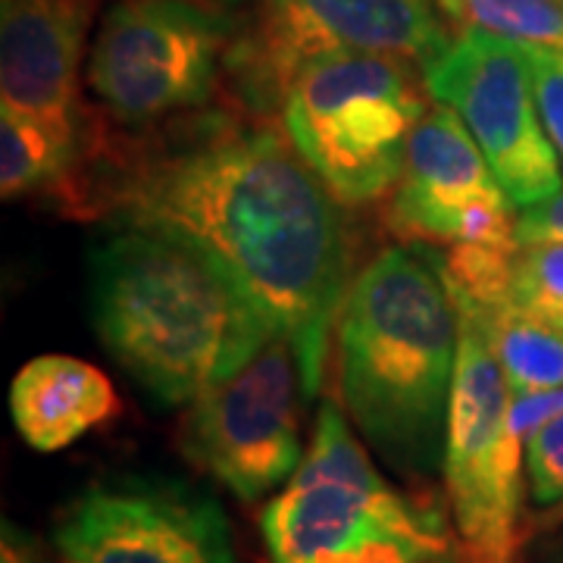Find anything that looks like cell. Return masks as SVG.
Wrapping results in <instances>:
<instances>
[{
    "mask_svg": "<svg viewBox=\"0 0 563 563\" xmlns=\"http://www.w3.org/2000/svg\"><path fill=\"white\" fill-rule=\"evenodd\" d=\"M129 132L91 122L76 169L51 191L57 207L107 225L161 229L220 263L295 347L313 401L351 288L342 201L282 129L239 107Z\"/></svg>",
    "mask_w": 563,
    "mask_h": 563,
    "instance_id": "obj_1",
    "label": "cell"
},
{
    "mask_svg": "<svg viewBox=\"0 0 563 563\" xmlns=\"http://www.w3.org/2000/svg\"><path fill=\"white\" fill-rule=\"evenodd\" d=\"M514 207L461 117L444 103L429 107L407 144L391 229L407 242L517 247Z\"/></svg>",
    "mask_w": 563,
    "mask_h": 563,
    "instance_id": "obj_12",
    "label": "cell"
},
{
    "mask_svg": "<svg viewBox=\"0 0 563 563\" xmlns=\"http://www.w3.org/2000/svg\"><path fill=\"white\" fill-rule=\"evenodd\" d=\"M504 307L563 335V242L520 244Z\"/></svg>",
    "mask_w": 563,
    "mask_h": 563,
    "instance_id": "obj_18",
    "label": "cell"
},
{
    "mask_svg": "<svg viewBox=\"0 0 563 563\" xmlns=\"http://www.w3.org/2000/svg\"><path fill=\"white\" fill-rule=\"evenodd\" d=\"M239 20L198 0H117L88 54V88L120 129L203 110L225 81Z\"/></svg>",
    "mask_w": 563,
    "mask_h": 563,
    "instance_id": "obj_7",
    "label": "cell"
},
{
    "mask_svg": "<svg viewBox=\"0 0 563 563\" xmlns=\"http://www.w3.org/2000/svg\"><path fill=\"white\" fill-rule=\"evenodd\" d=\"M98 0H3L0 95L7 107L85 122L81 63Z\"/></svg>",
    "mask_w": 563,
    "mask_h": 563,
    "instance_id": "obj_13",
    "label": "cell"
},
{
    "mask_svg": "<svg viewBox=\"0 0 563 563\" xmlns=\"http://www.w3.org/2000/svg\"><path fill=\"white\" fill-rule=\"evenodd\" d=\"M517 242H563V188L554 198L520 210V217H517Z\"/></svg>",
    "mask_w": 563,
    "mask_h": 563,
    "instance_id": "obj_21",
    "label": "cell"
},
{
    "mask_svg": "<svg viewBox=\"0 0 563 563\" xmlns=\"http://www.w3.org/2000/svg\"><path fill=\"white\" fill-rule=\"evenodd\" d=\"M542 563H563V539L558 544H554V548H551L548 554H544Z\"/></svg>",
    "mask_w": 563,
    "mask_h": 563,
    "instance_id": "obj_24",
    "label": "cell"
},
{
    "mask_svg": "<svg viewBox=\"0 0 563 563\" xmlns=\"http://www.w3.org/2000/svg\"><path fill=\"white\" fill-rule=\"evenodd\" d=\"M523 47L529 66H532V85H536V101H539L544 132L563 163V51L532 47V44H523Z\"/></svg>",
    "mask_w": 563,
    "mask_h": 563,
    "instance_id": "obj_20",
    "label": "cell"
},
{
    "mask_svg": "<svg viewBox=\"0 0 563 563\" xmlns=\"http://www.w3.org/2000/svg\"><path fill=\"white\" fill-rule=\"evenodd\" d=\"M203 7H213V10H220V13H232V10H239L244 3H254V0H198Z\"/></svg>",
    "mask_w": 563,
    "mask_h": 563,
    "instance_id": "obj_23",
    "label": "cell"
},
{
    "mask_svg": "<svg viewBox=\"0 0 563 563\" xmlns=\"http://www.w3.org/2000/svg\"><path fill=\"white\" fill-rule=\"evenodd\" d=\"M120 410L117 388L98 366L44 354L22 366L10 385L13 426L29 448L63 451Z\"/></svg>",
    "mask_w": 563,
    "mask_h": 563,
    "instance_id": "obj_14",
    "label": "cell"
},
{
    "mask_svg": "<svg viewBox=\"0 0 563 563\" xmlns=\"http://www.w3.org/2000/svg\"><path fill=\"white\" fill-rule=\"evenodd\" d=\"M261 529L273 563H461L442 507L388 485L335 401L320 404L313 444Z\"/></svg>",
    "mask_w": 563,
    "mask_h": 563,
    "instance_id": "obj_4",
    "label": "cell"
},
{
    "mask_svg": "<svg viewBox=\"0 0 563 563\" xmlns=\"http://www.w3.org/2000/svg\"><path fill=\"white\" fill-rule=\"evenodd\" d=\"M457 310H461V317L476 322L485 342L492 344L514 398L544 395V391L563 388L561 332H551L539 322L526 320L510 307L473 310V307L457 303Z\"/></svg>",
    "mask_w": 563,
    "mask_h": 563,
    "instance_id": "obj_16",
    "label": "cell"
},
{
    "mask_svg": "<svg viewBox=\"0 0 563 563\" xmlns=\"http://www.w3.org/2000/svg\"><path fill=\"white\" fill-rule=\"evenodd\" d=\"M439 0H254L225 57L232 107L279 117L288 85L325 54H385L420 76L451 47Z\"/></svg>",
    "mask_w": 563,
    "mask_h": 563,
    "instance_id": "obj_6",
    "label": "cell"
},
{
    "mask_svg": "<svg viewBox=\"0 0 563 563\" xmlns=\"http://www.w3.org/2000/svg\"><path fill=\"white\" fill-rule=\"evenodd\" d=\"M526 492L539 514L563 517V410L526 435Z\"/></svg>",
    "mask_w": 563,
    "mask_h": 563,
    "instance_id": "obj_19",
    "label": "cell"
},
{
    "mask_svg": "<svg viewBox=\"0 0 563 563\" xmlns=\"http://www.w3.org/2000/svg\"><path fill=\"white\" fill-rule=\"evenodd\" d=\"M510 404L492 344L461 317L442 466L461 563H517L532 536L523 520L526 442L510 422Z\"/></svg>",
    "mask_w": 563,
    "mask_h": 563,
    "instance_id": "obj_8",
    "label": "cell"
},
{
    "mask_svg": "<svg viewBox=\"0 0 563 563\" xmlns=\"http://www.w3.org/2000/svg\"><path fill=\"white\" fill-rule=\"evenodd\" d=\"M88 310L107 354L166 407L191 404L276 339L220 263L144 225H107L91 244Z\"/></svg>",
    "mask_w": 563,
    "mask_h": 563,
    "instance_id": "obj_3",
    "label": "cell"
},
{
    "mask_svg": "<svg viewBox=\"0 0 563 563\" xmlns=\"http://www.w3.org/2000/svg\"><path fill=\"white\" fill-rule=\"evenodd\" d=\"M451 29H479L495 38L563 51V0H439Z\"/></svg>",
    "mask_w": 563,
    "mask_h": 563,
    "instance_id": "obj_17",
    "label": "cell"
},
{
    "mask_svg": "<svg viewBox=\"0 0 563 563\" xmlns=\"http://www.w3.org/2000/svg\"><path fill=\"white\" fill-rule=\"evenodd\" d=\"M88 132H91V117L85 122H63L3 103L0 110L3 201L54 191L76 169Z\"/></svg>",
    "mask_w": 563,
    "mask_h": 563,
    "instance_id": "obj_15",
    "label": "cell"
},
{
    "mask_svg": "<svg viewBox=\"0 0 563 563\" xmlns=\"http://www.w3.org/2000/svg\"><path fill=\"white\" fill-rule=\"evenodd\" d=\"M0 563H54L44 544L25 532L13 520H3V539H0Z\"/></svg>",
    "mask_w": 563,
    "mask_h": 563,
    "instance_id": "obj_22",
    "label": "cell"
},
{
    "mask_svg": "<svg viewBox=\"0 0 563 563\" xmlns=\"http://www.w3.org/2000/svg\"><path fill=\"white\" fill-rule=\"evenodd\" d=\"M54 544L63 563H235L222 504L161 473L88 485L60 510Z\"/></svg>",
    "mask_w": 563,
    "mask_h": 563,
    "instance_id": "obj_11",
    "label": "cell"
},
{
    "mask_svg": "<svg viewBox=\"0 0 563 563\" xmlns=\"http://www.w3.org/2000/svg\"><path fill=\"white\" fill-rule=\"evenodd\" d=\"M417 66L385 54H325L288 85L279 125L301 161L347 207L383 201L429 110Z\"/></svg>",
    "mask_w": 563,
    "mask_h": 563,
    "instance_id": "obj_5",
    "label": "cell"
},
{
    "mask_svg": "<svg viewBox=\"0 0 563 563\" xmlns=\"http://www.w3.org/2000/svg\"><path fill=\"white\" fill-rule=\"evenodd\" d=\"M422 85L429 98L461 117L520 210L561 191L563 163L544 132L523 44L461 29L422 73Z\"/></svg>",
    "mask_w": 563,
    "mask_h": 563,
    "instance_id": "obj_10",
    "label": "cell"
},
{
    "mask_svg": "<svg viewBox=\"0 0 563 563\" xmlns=\"http://www.w3.org/2000/svg\"><path fill=\"white\" fill-rule=\"evenodd\" d=\"M307 391L295 347L269 339L239 373L188 404L179 451L242 501H261L303 461L301 410Z\"/></svg>",
    "mask_w": 563,
    "mask_h": 563,
    "instance_id": "obj_9",
    "label": "cell"
},
{
    "mask_svg": "<svg viewBox=\"0 0 563 563\" xmlns=\"http://www.w3.org/2000/svg\"><path fill=\"white\" fill-rule=\"evenodd\" d=\"M335 339L347 420L395 473L435 476L461 351L444 257L426 242L379 251L351 279Z\"/></svg>",
    "mask_w": 563,
    "mask_h": 563,
    "instance_id": "obj_2",
    "label": "cell"
}]
</instances>
